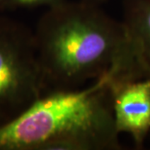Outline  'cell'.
Instances as JSON below:
<instances>
[{"mask_svg": "<svg viewBox=\"0 0 150 150\" xmlns=\"http://www.w3.org/2000/svg\"><path fill=\"white\" fill-rule=\"evenodd\" d=\"M43 93L33 33L0 18V126L18 116Z\"/></svg>", "mask_w": 150, "mask_h": 150, "instance_id": "cell-3", "label": "cell"}, {"mask_svg": "<svg viewBox=\"0 0 150 150\" xmlns=\"http://www.w3.org/2000/svg\"><path fill=\"white\" fill-rule=\"evenodd\" d=\"M64 0H4V6L8 5L13 7H36V6L46 5L48 7L55 5Z\"/></svg>", "mask_w": 150, "mask_h": 150, "instance_id": "cell-6", "label": "cell"}, {"mask_svg": "<svg viewBox=\"0 0 150 150\" xmlns=\"http://www.w3.org/2000/svg\"><path fill=\"white\" fill-rule=\"evenodd\" d=\"M88 4H95V5H99L100 4H102L103 2H105L106 0H81Z\"/></svg>", "mask_w": 150, "mask_h": 150, "instance_id": "cell-7", "label": "cell"}, {"mask_svg": "<svg viewBox=\"0 0 150 150\" xmlns=\"http://www.w3.org/2000/svg\"><path fill=\"white\" fill-rule=\"evenodd\" d=\"M122 22L150 74V0H123Z\"/></svg>", "mask_w": 150, "mask_h": 150, "instance_id": "cell-5", "label": "cell"}, {"mask_svg": "<svg viewBox=\"0 0 150 150\" xmlns=\"http://www.w3.org/2000/svg\"><path fill=\"white\" fill-rule=\"evenodd\" d=\"M112 112L118 134H129L142 148L150 131V78L113 80L111 85Z\"/></svg>", "mask_w": 150, "mask_h": 150, "instance_id": "cell-4", "label": "cell"}, {"mask_svg": "<svg viewBox=\"0 0 150 150\" xmlns=\"http://www.w3.org/2000/svg\"><path fill=\"white\" fill-rule=\"evenodd\" d=\"M4 6V0H0V8H1V7H3Z\"/></svg>", "mask_w": 150, "mask_h": 150, "instance_id": "cell-8", "label": "cell"}, {"mask_svg": "<svg viewBox=\"0 0 150 150\" xmlns=\"http://www.w3.org/2000/svg\"><path fill=\"white\" fill-rule=\"evenodd\" d=\"M109 72L87 88L43 93L0 126V150H116L121 149L112 112Z\"/></svg>", "mask_w": 150, "mask_h": 150, "instance_id": "cell-2", "label": "cell"}, {"mask_svg": "<svg viewBox=\"0 0 150 150\" xmlns=\"http://www.w3.org/2000/svg\"><path fill=\"white\" fill-rule=\"evenodd\" d=\"M33 34L44 90L79 88L109 72L127 80L150 78L123 22L98 5L64 0L48 7Z\"/></svg>", "mask_w": 150, "mask_h": 150, "instance_id": "cell-1", "label": "cell"}]
</instances>
